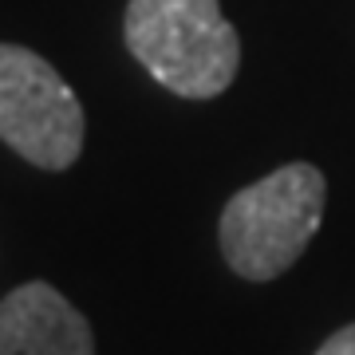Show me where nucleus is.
I'll list each match as a JSON object with an SVG mask.
<instances>
[{
    "mask_svg": "<svg viewBox=\"0 0 355 355\" xmlns=\"http://www.w3.org/2000/svg\"><path fill=\"white\" fill-rule=\"evenodd\" d=\"M83 103L55 67L20 44H0V142L40 170H67L83 154Z\"/></svg>",
    "mask_w": 355,
    "mask_h": 355,
    "instance_id": "7ed1b4c3",
    "label": "nucleus"
},
{
    "mask_svg": "<svg viewBox=\"0 0 355 355\" xmlns=\"http://www.w3.org/2000/svg\"><path fill=\"white\" fill-rule=\"evenodd\" d=\"M316 355H355V324H347V328H340L336 336H328Z\"/></svg>",
    "mask_w": 355,
    "mask_h": 355,
    "instance_id": "39448f33",
    "label": "nucleus"
},
{
    "mask_svg": "<svg viewBox=\"0 0 355 355\" xmlns=\"http://www.w3.org/2000/svg\"><path fill=\"white\" fill-rule=\"evenodd\" d=\"M0 355H95V336L60 288L28 280L0 300Z\"/></svg>",
    "mask_w": 355,
    "mask_h": 355,
    "instance_id": "20e7f679",
    "label": "nucleus"
},
{
    "mask_svg": "<svg viewBox=\"0 0 355 355\" xmlns=\"http://www.w3.org/2000/svg\"><path fill=\"white\" fill-rule=\"evenodd\" d=\"M123 40L130 55L182 99H217L241 67L237 28L217 0H130Z\"/></svg>",
    "mask_w": 355,
    "mask_h": 355,
    "instance_id": "f257e3e1",
    "label": "nucleus"
},
{
    "mask_svg": "<svg viewBox=\"0 0 355 355\" xmlns=\"http://www.w3.org/2000/svg\"><path fill=\"white\" fill-rule=\"evenodd\" d=\"M328 202V182L312 162H288L245 186L221 209V253L245 280L288 272L316 237Z\"/></svg>",
    "mask_w": 355,
    "mask_h": 355,
    "instance_id": "f03ea898",
    "label": "nucleus"
}]
</instances>
